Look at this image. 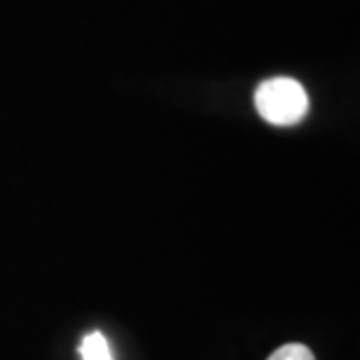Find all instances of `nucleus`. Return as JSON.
Listing matches in <instances>:
<instances>
[{"mask_svg": "<svg viewBox=\"0 0 360 360\" xmlns=\"http://www.w3.org/2000/svg\"><path fill=\"white\" fill-rule=\"evenodd\" d=\"M255 108L264 122L274 127H292L307 117V89L292 77H271L255 91Z\"/></svg>", "mask_w": 360, "mask_h": 360, "instance_id": "nucleus-1", "label": "nucleus"}, {"mask_svg": "<svg viewBox=\"0 0 360 360\" xmlns=\"http://www.w3.org/2000/svg\"><path fill=\"white\" fill-rule=\"evenodd\" d=\"M80 356L82 360H112L110 344L101 333H91L80 344Z\"/></svg>", "mask_w": 360, "mask_h": 360, "instance_id": "nucleus-2", "label": "nucleus"}, {"mask_svg": "<svg viewBox=\"0 0 360 360\" xmlns=\"http://www.w3.org/2000/svg\"><path fill=\"white\" fill-rule=\"evenodd\" d=\"M267 360H316L314 351L304 347V344H283L276 349Z\"/></svg>", "mask_w": 360, "mask_h": 360, "instance_id": "nucleus-3", "label": "nucleus"}]
</instances>
